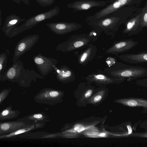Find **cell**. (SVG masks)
<instances>
[{
    "label": "cell",
    "instance_id": "cell-11",
    "mask_svg": "<svg viewBox=\"0 0 147 147\" xmlns=\"http://www.w3.org/2000/svg\"><path fill=\"white\" fill-rule=\"evenodd\" d=\"M46 78L39 75L33 70L25 69L18 83L19 86L27 88L30 87L32 82H35L38 79H42Z\"/></svg>",
    "mask_w": 147,
    "mask_h": 147
},
{
    "label": "cell",
    "instance_id": "cell-22",
    "mask_svg": "<svg viewBox=\"0 0 147 147\" xmlns=\"http://www.w3.org/2000/svg\"><path fill=\"white\" fill-rule=\"evenodd\" d=\"M97 49L96 46L91 44L78 56V63L85 66L91 61L96 55Z\"/></svg>",
    "mask_w": 147,
    "mask_h": 147
},
{
    "label": "cell",
    "instance_id": "cell-9",
    "mask_svg": "<svg viewBox=\"0 0 147 147\" xmlns=\"http://www.w3.org/2000/svg\"><path fill=\"white\" fill-rule=\"evenodd\" d=\"M45 25L53 32L60 35L76 31L82 27L81 25L76 23L63 22L47 23Z\"/></svg>",
    "mask_w": 147,
    "mask_h": 147
},
{
    "label": "cell",
    "instance_id": "cell-20",
    "mask_svg": "<svg viewBox=\"0 0 147 147\" xmlns=\"http://www.w3.org/2000/svg\"><path fill=\"white\" fill-rule=\"evenodd\" d=\"M27 125L24 122L17 120L12 121H1L0 135L12 132Z\"/></svg>",
    "mask_w": 147,
    "mask_h": 147
},
{
    "label": "cell",
    "instance_id": "cell-26",
    "mask_svg": "<svg viewBox=\"0 0 147 147\" xmlns=\"http://www.w3.org/2000/svg\"><path fill=\"white\" fill-rule=\"evenodd\" d=\"M50 133L44 131H39L30 132V131L22 134L18 137L27 138H47L48 134Z\"/></svg>",
    "mask_w": 147,
    "mask_h": 147
},
{
    "label": "cell",
    "instance_id": "cell-15",
    "mask_svg": "<svg viewBox=\"0 0 147 147\" xmlns=\"http://www.w3.org/2000/svg\"><path fill=\"white\" fill-rule=\"evenodd\" d=\"M25 20V18H21L16 14H11L6 18L2 28V31L6 36L20 24Z\"/></svg>",
    "mask_w": 147,
    "mask_h": 147
},
{
    "label": "cell",
    "instance_id": "cell-3",
    "mask_svg": "<svg viewBox=\"0 0 147 147\" xmlns=\"http://www.w3.org/2000/svg\"><path fill=\"white\" fill-rule=\"evenodd\" d=\"M64 94L63 91L46 87L35 95L34 99L37 103L54 106L62 102Z\"/></svg>",
    "mask_w": 147,
    "mask_h": 147
},
{
    "label": "cell",
    "instance_id": "cell-7",
    "mask_svg": "<svg viewBox=\"0 0 147 147\" xmlns=\"http://www.w3.org/2000/svg\"><path fill=\"white\" fill-rule=\"evenodd\" d=\"M98 71V72L89 74L85 77L87 85L95 83L97 85L104 86L107 85L120 83L125 80L115 78L109 76L103 71Z\"/></svg>",
    "mask_w": 147,
    "mask_h": 147
},
{
    "label": "cell",
    "instance_id": "cell-36",
    "mask_svg": "<svg viewBox=\"0 0 147 147\" xmlns=\"http://www.w3.org/2000/svg\"><path fill=\"white\" fill-rule=\"evenodd\" d=\"M1 12L0 10V28H1V22H2V18L1 17Z\"/></svg>",
    "mask_w": 147,
    "mask_h": 147
},
{
    "label": "cell",
    "instance_id": "cell-32",
    "mask_svg": "<svg viewBox=\"0 0 147 147\" xmlns=\"http://www.w3.org/2000/svg\"><path fill=\"white\" fill-rule=\"evenodd\" d=\"M116 60L114 58L109 57L106 60V62L108 67L114 65L116 62Z\"/></svg>",
    "mask_w": 147,
    "mask_h": 147
},
{
    "label": "cell",
    "instance_id": "cell-24",
    "mask_svg": "<svg viewBox=\"0 0 147 147\" xmlns=\"http://www.w3.org/2000/svg\"><path fill=\"white\" fill-rule=\"evenodd\" d=\"M20 112L12 109V105L9 106L2 110L0 112V121L11 119L18 117Z\"/></svg>",
    "mask_w": 147,
    "mask_h": 147
},
{
    "label": "cell",
    "instance_id": "cell-16",
    "mask_svg": "<svg viewBox=\"0 0 147 147\" xmlns=\"http://www.w3.org/2000/svg\"><path fill=\"white\" fill-rule=\"evenodd\" d=\"M46 124L45 123H38L31 125H28L26 126L20 128L12 132L0 135L1 139H5L15 138L20 135L31 131L33 130L42 128Z\"/></svg>",
    "mask_w": 147,
    "mask_h": 147
},
{
    "label": "cell",
    "instance_id": "cell-33",
    "mask_svg": "<svg viewBox=\"0 0 147 147\" xmlns=\"http://www.w3.org/2000/svg\"><path fill=\"white\" fill-rule=\"evenodd\" d=\"M96 31H93L91 32L88 35L92 39V41H95L96 40V38H98V34Z\"/></svg>",
    "mask_w": 147,
    "mask_h": 147
},
{
    "label": "cell",
    "instance_id": "cell-2",
    "mask_svg": "<svg viewBox=\"0 0 147 147\" xmlns=\"http://www.w3.org/2000/svg\"><path fill=\"white\" fill-rule=\"evenodd\" d=\"M59 13V7L56 6L48 11L37 14L26 20L23 24L13 29L6 36L12 38L25 30L31 28L40 23L56 16Z\"/></svg>",
    "mask_w": 147,
    "mask_h": 147
},
{
    "label": "cell",
    "instance_id": "cell-27",
    "mask_svg": "<svg viewBox=\"0 0 147 147\" xmlns=\"http://www.w3.org/2000/svg\"><path fill=\"white\" fill-rule=\"evenodd\" d=\"M95 87L91 86L90 84L87 86L86 85L84 91L82 95L80 101L82 103H87L95 90Z\"/></svg>",
    "mask_w": 147,
    "mask_h": 147
},
{
    "label": "cell",
    "instance_id": "cell-31",
    "mask_svg": "<svg viewBox=\"0 0 147 147\" xmlns=\"http://www.w3.org/2000/svg\"><path fill=\"white\" fill-rule=\"evenodd\" d=\"M40 6L47 7L51 5L54 2L55 0H35Z\"/></svg>",
    "mask_w": 147,
    "mask_h": 147
},
{
    "label": "cell",
    "instance_id": "cell-19",
    "mask_svg": "<svg viewBox=\"0 0 147 147\" xmlns=\"http://www.w3.org/2000/svg\"><path fill=\"white\" fill-rule=\"evenodd\" d=\"M120 18L115 17L107 18L100 20L94 24L96 29L99 30L106 31H116L117 24Z\"/></svg>",
    "mask_w": 147,
    "mask_h": 147
},
{
    "label": "cell",
    "instance_id": "cell-10",
    "mask_svg": "<svg viewBox=\"0 0 147 147\" xmlns=\"http://www.w3.org/2000/svg\"><path fill=\"white\" fill-rule=\"evenodd\" d=\"M138 43L132 39L122 40L115 43L106 51V53L117 55L131 49L136 46Z\"/></svg>",
    "mask_w": 147,
    "mask_h": 147
},
{
    "label": "cell",
    "instance_id": "cell-34",
    "mask_svg": "<svg viewBox=\"0 0 147 147\" xmlns=\"http://www.w3.org/2000/svg\"><path fill=\"white\" fill-rule=\"evenodd\" d=\"M136 84L143 86H147V78L138 80L136 81Z\"/></svg>",
    "mask_w": 147,
    "mask_h": 147
},
{
    "label": "cell",
    "instance_id": "cell-21",
    "mask_svg": "<svg viewBox=\"0 0 147 147\" xmlns=\"http://www.w3.org/2000/svg\"><path fill=\"white\" fill-rule=\"evenodd\" d=\"M119 57L123 61L131 63H147V52L122 54L120 55Z\"/></svg>",
    "mask_w": 147,
    "mask_h": 147
},
{
    "label": "cell",
    "instance_id": "cell-14",
    "mask_svg": "<svg viewBox=\"0 0 147 147\" xmlns=\"http://www.w3.org/2000/svg\"><path fill=\"white\" fill-rule=\"evenodd\" d=\"M17 120L23 122L27 125L38 123H48L51 121L49 115L43 112L34 113L18 119Z\"/></svg>",
    "mask_w": 147,
    "mask_h": 147
},
{
    "label": "cell",
    "instance_id": "cell-23",
    "mask_svg": "<svg viewBox=\"0 0 147 147\" xmlns=\"http://www.w3.org/2000/svg\"><path fill=\"white\" fill-rule=\"evenodd\" d=\"M97 89V92L92 96L87 104L96 106L102 102L107 96L108 90L105 86Z\"/></svg>",
    "mask_w": 147,
    "mask_h": 147
},
{
    "label": "cell",
    "instance_id": "cell-18",
    "mask_svg": "<svg viewBox=\"0 0 147 147\" xmlns=\"http://www.w3.org/2000/svg\"><path fill=\"white\" fill-rule=\"evenodd\" d=\"M132 0H117L107 6L94 16L95 18L99 19L117 10L123 5L131 2Z\"/></svg>",
    "mask_w": 147,
    "mask_h": 147
},
{
    "label": "cell",
    "instance_id": "cell-28",
    "mask_svg": "<svg viewBox=\"0 0 147 147\" xmlns=\"http://www.w3.org/2000/svg\"><path fill=\"white\" fill-rule=\"evenodd\" d=\"M8 59L7 55L3 52L0 55V80L4 72Z\"/></svg>",
    "mask_w": 147,
    "mask_h": 147
},
{
    "label": "cell",
    "instance_id": "cell-17",
    "mask_svg": "<svg viewBox=\"0 0 147 147\" xmlns=\"http://www.w3.org/2000/svg\"><path fill=\"white\" fill-rule=\"evenodd\" d=\"M142 13L129 20L127 23L125 28L123 31L124 34L131 36L138 33L142 28L141 26Z\"/></svg>",
    "mask_w": 147,
    "mask_h": 147
},
{
    "label": "cell",
    "instance_id": "cell-5",
    "mask_svg": "<svg viewBox=\"0 0 147 147\" xmlns=\"http://www.w3.org/2000/svg\"><path fill=\"white\" fill-rule=\"evenodd\" d=\"M39 38L38 34L27 35L21 39L16 45L14 51L13 62L19 59L25 52L30 50Z\"/></svg>",
    "mask_w": 147,
    "mask_h": 147
},
{
    "label": "cell",
    "instance_id": "cell-12",
    "mask_svg": "<svg viewBox=\"0 0 147 147\" xmlns=\"http://www.w3.org/2000/svg\"><path fill=\"white\" fill-rule=\"evenodd\" d=\"M55 73L57 80L63 83L73 81L75 79V75L68 67L65 65H61L59 68L54 65Z\"/></svg>",
    "mask_w": 147,
    "mask_h": 147
},
{
    "label": "cell",
    "instance_id": "cell-8",
    "mask_svg": "<svg viewBox=\"0 0 147 147\" xmlns=\"http://www.w3.org/2000/svg\"><path fill=\"white\" fill-rule=\"evenodd\" d=\"M25 69L23 62L20 59L13 62L12 65L4 72L0 82L7 81L18 83Z\"/></svg>",
    "mask_w": 147,
    "mask_h": 147
},
{
    "label": "cell",
    "instance_id": "cell-4",
    "mask_svg": "<svg viewBox=\"0 0 147 147\" xmlns=\"http://www.w3.org/2000/svg\"><path fill=\"white\" fill-rule=\"evenodd\" d=\"M92 40L87 34L74 35L66 41L59 44L55 51L64 53L71 52L88 45Z\"/></svg>",
    "mask_w": 147,
    "mask_h": 147
},
{
    "label": "cell",
    "instance_id": "cell-1",
    "mask_svg": "<svg viewBox=\"0 0 147 147\" xmlns=\"http://www.w3.org/2000/svg\"><path fill=\"white\" fill-rule=\"evenodd\" d=\"M103 71L109 76L116 79L131 81L147 76V68L132 66L116 62L104 69Z\"/></svg>",
    "mask_w": 147,
    "mask_h": 147
},
{
    "label": "cell",
    "instance_id": "cell-29",
    "mask_svg": "<svg viewBox=\"0 0 147 147\" xmlns=\"http://www.w3.org/2000/svg\"><path fill=\"white\" fill-rule=\"evenodd\" d=\"M11 89V88L3 89L0 90V104H1L3 101L7 97L9 94Z\"/></svg>",
    "mask_w": 147,
    "mask_h": 147
},
{
    "label": "cell",
    "instance_id": "cell-25",
    "mask_svg": "<svg viewBox=\"0 0 147 147\" xmlns=\"http://www.w3.org/2000/svg\"><path fill=\"white\" fill-rule=\"evenodd\" d=\"M125 105L130 107L141 106L147 108V100L141 99H120L114 101Z\"/></svg>",
    "mask_w": 147,
    "mask_h": 147
},
{
    "label": "cell",
    "instance_id": "cell-35",
    "mask_svg": "<svg viewBox=\"0 0 147 147\" xmlns=\"http://www.w3.org/2000/svg\"><path fill=\"white\" fill-rule=\"evenodd\" d=\"M14 2L18 4H21L22 2L24 4L27 5H30L29 0H12Z\"/></svg>",
    "mask_w": 147,
    "mask_h": 147
},
{
    "label": "cell",
    "instance_id": "cell-13",
    "mask_svg": "<svg viewBox=\"0 0 147 147\" xmlns=\"http://www.w3.org/2000/svg\"><path fill=\"white\" fill-rule=\"evenodd\" d=\"M107 2L105 1H95L92 0L78 1L67 5V7L75 11L86 10L94 7H99L105 5Z\"/></svg>",
    "mask_w": 147,
    "mask_h": 147
},
{
    "label": "cell",
    "instance_id": "cell-6",
    "mask_svg": "<svg viewBox=\"0 0 147 147\" xmlns=\"http://www.w3.org/2000/svg\"><path fill=\"white\" fill-rule=\"evenodd\" d=\"M34 62L41 75L45 76L54 70V65H56L57 59L43 55L39 53L32 57Z\"/></svg>",
    "mask_w": 147,
    "mask_h": 147
},
{
    "label": "cell",
    "instance_id": "cell-30",
    "mask_svg": "<svg viewBox=\"0 0 147 147\" xmlns=\"http://www.w3.org/2000/svg\"><path fill=\"white\" fill-rule=\"evenodd\" d=\"M142 13L141 26L142 28L144 27L147 28V5L143 9Z\"/></svg>",
    "mask_w": 147,
    "mask_h": 147
}]
</instances>
